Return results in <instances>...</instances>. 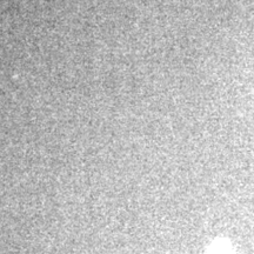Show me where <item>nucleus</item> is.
Instances as JSON below:
<instances>
[{
  "label": "nucleus",
  "mask_w": 254,
  "mask_h": 254,
  "mask_svg": "<svg viewBox=\"0 0 254 254\" xmlns=\"http://www.w3.org/2000/svg\"><path fill=\"white\" fill-rule=\"evenodd\" d=\"M211 253L212 254H227L228 251L225 244H217V245H214Z\"/></svg>",
  "instance_id": "nucleus-1"
}]
</instances>
